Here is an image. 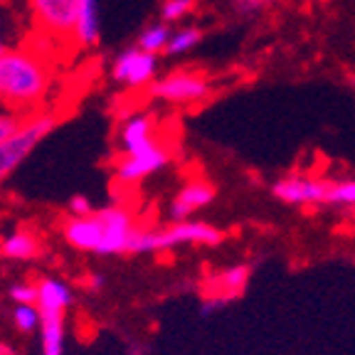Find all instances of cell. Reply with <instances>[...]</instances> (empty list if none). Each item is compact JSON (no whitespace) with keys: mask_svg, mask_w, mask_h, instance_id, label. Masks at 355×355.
<instances>
[{"mask_svg":"<svg viewBox=\"0 0 355 355\" xmlns=\"http://www.w3.org/2000/svg\"><path fill=\"white\" fill-rule=\"evenodd\" d=\"M50 89V60L30 44H15L0 55V109L33 116L47 99Z\"/></svg>","mask_w":355,"mask_h":355,"instance_id":"6da1fadb","label":"cell"},{"mask_svg":"<svg viewBox=\"0 0 355 355\" xmlns=\"http://www.w3.org/2000/svg\"><path fill=\"white\" fill-rule=\"evenodd\" d=\"M225 239L217 227L200 220L171 222L166 227H141L133 242V254H158L178 247H215Z\"/></svg>","mask_w":355,"mask_h":355,"instance_id":"7a4b0ae2","label":"cell"},{"mask_svg":"<svg viewBox=\"0 0 355 355\" xmlns=\"http://www.w3.org/2000/svg\"><path fill=\"white\" fill-rule=\"evenodd\" d=\"M57 126V116L52 111H37L25 119L22 128L10 136L6 144H0V185L28 161V155L42 144Z\"/></svg>","mask_w":355,"mask_h":355,"instance_id":"3957f363","label":"cell"},{"mask_svg":"<svg viewBox=\"0 0 355 355\" xmlns=\"http://www.w3.org/2000/svg\"><path fill=\"white\" fill-rule=\"evenodd\" d=\"M96 222V252L99 257L133 254V242L139 237L141 225L133 212L123 205H106L94 212Z\"/></svg>","mask_w":355,"mask_h":355,"instance_id":"277c9868","label":"cell"},{"mask_svg":"<svg viewBox=\"0 0 355 355\" xmlns=\"http://www.w3.org/2000/svg\"><path fill=\"white\" fill-rule=\"evenodd\" d=\"M33 22L40 28L44 37L72 40L77 28L79 0H25Z\"/></svg>","mask_w":355,"mask_h":355,"instance_id":"5b68a950","label":"cell"},{"mask_svg":"<svg viewBox=\"0 0 355 355\" xmlns=\"http://www.w3.org/2000/svg\"><path fill=\"white\" fill-rule=\"evenodd\" d=\"M210 94V82L200 72H173L150 84V96L168 104H193Z\"/></svg>","mask_w":355,"mask_h":355,"instance_id":"8992f818","label":"cell"},{"mask_svg":"<svg viewBox=\"0 0 355 355\" xmlns=\"http://www.w3.org/2000/svg\"><path fill=\"white\" fill-rule=\"evenodd\" d=\"M155 72H158L155 55H148V52L139 50V47H126L111 62V77H114V82L131 89L153 84Z\"/></svg>","mask_w":355,"mask_h":355,"instance_id":"52a82bcc","label":"cell"},{"mask_svg":"<svg viewBox=\"0 0 355 355\" xmlns=\"http://www.w3.org/2000/svg\"><path fill=\"white\" fill-rule=\"evenodd\" d=\"M333 183L306 175H288L272 185V195L286 205H318L328 202Z\"/></svg>","mask_w":355,"mask_h":355,"instance_id":"ba28073f","label":"cell"},{"mask_svg":"<svg viewBox=\"0 0 355 355\" xmlns=\"http://www.w3.org/2000/svg\"><path fill=\"white\" fill-rule=\"evenodd\" d=\"M163 146L155 139V123L148 114H133L119 131V150L121 155H144Z\"/></svg>","mask_w":355,"mask_h":355,"instance_id":"9c48e42d","label":"cell"},{"mask_svg":"<svg viewBox=\"0 0 355 355\" xmlns=\"http://www.w3.org/2000/svg\"><path fill=\"white\" fill-rule=\"evenodd\" d=\"M168 161H171V153H168L166 146H158L155 150L144 155H121L116 163V180L121 185H136L144 178L163 171Z\"/></svg>","mask_w":355,"mask_h":355,"instance_id":"30bf717a","label":"cell"},{"mask_svg":"<svg viewBox=\"0 0 355 355\" xmlns=\"http://www.w3.org/2000/svg\"><path fill=\"white\" fill-rule=\"evenodd\" d=\"M212 200H215V188L207 180L198 178V180H190V183H185L183 188L178 190L175 198L168 205V215H171L173 222H185L190 215L205 210Z\"/></svg>","mask_w":355,"mask_h":355,"instance_id":"8fae6325","label":"cell"},{"mask_svg":"<svg viewBox=\"0 0 355 355\" xmlns=\"http://www.w3.org/2000/svg\"><path fill=\"white\" fill-rule=\"evenodd\" d=\"M74 304V291L72 286L62 279L55 277H42L37 282V309L42 313H62Z\"/></svg>","mask_w":355,"mask_h":355,"instance_id":"7c38bea8","label":"cell"},{"mask_svg":"<svg viewBox=\"0 0 355 355\" xmlns=\"http://www.w3.org/2000/svg\"><path fill=\"white\" fill-rule=\"evenodd\" d=\"M42 252V242L33 230H12L0 239V259L8 261H30L37 259Z\"/></svg>","mask_w":355,"mask_h":355,"instance_id":"4fadbf2b","label":"cell"},{"mask_svg":"<svg viewBox=\"0 0 355 355\" xmlns=\"http://www.w3.org/2000/svg\"><path fill=\"white\" fill-rule=\"evenodd\" d=\"M101 40V12L99 0H79L77 28H74V44L79 47H96Z\"/></svg>","mask_w":355,"mask_h":355,"instance_id":"5bb4252c","label":"cell"},{"mask_svg":"<svg viewBox=\"0 0 355 355\" xmlns=\"http://www.w3.org/2000/svg\"><path fill=\"white\" fill-rule=\"evenodd\" d=\"M252 277V266L250 264H234L227 269H220L210 277V288L207 294H222V296H232L239 299L242 291L247 288Z\"/></svg>","mask_w":355,"mask_h":355,"instance_id":"9a60e30c","label":"cell"},{"mask_svg":"<svg viewBox=\"0 0 355 355\" xmlns=\"http://www.w3.org/2000/svg\"><path fill=\"white\" fill-rule=\"evenodd\" d=\"M67 328L62 313H42L40 326V355H64Z\"/></svg>","mask_w":355,"mask_h":355,"instance_id":"2e32d148","label":"cell"},{"mask_svg":"<svg viewBox=\"0 0 355 355\" xmlns=\"http://www.w3.org/2000/svg\"><path fill=\"white\" fill-rule=\"evenodd\" d=\"M171 37H173V30L168 28V22H153V25H148V28L139 35L136 47L148 52V55H158V52L168 50Z\"/></svg>","mask_w":355,"mask_h":355,"instance_id":"e0dca14e","label":"cell"},{"mask_svg":"<svg viewBox=\"0 0 355 355\" xmlns=\"http://www.w3.org/2000/svg\"><path fill=\"white\" fill-rule=\"evenodd\" d=\"M12 318V326H15L17 333L22 336H30V333L37 331L40 333V326H42V311L37 306H15L10 313Z\"/></svg>","mask_w":355,"mask_h":355,"instance_id":"ac0fdd59","label":"cell"},{"mask_svg":"<svg viewBox=\"0 0 355 355\" xmlns=\"http://www.w3.org/2000/svg\"><path fill=\"white\" fill-rule=\"evenodd\" d=\"M202 40V33H200V28H180L173 33L171 42H168V50L166 55H185V52H190L195 47V44Z\"/></svg>","mask_w":355,"mask_h":355,"instance_id":"d6986e66","label":"cell"},{"mask_svg":"<svg viewBox=\"0 0 355 355\" xmlns=\"http://www.w3.org/2000/svg\"><path fill=\"white\" fill-rule=\"evenodd\" d=\"M15 35H17V17H15V12L0 3V50L15 47V44H12Z\"/></svg>","mask_w":355,"mask_h":355,"instance_id":"ffe728a7","label":"cell"},{"mask_svg":"<svg viewBox=\"0 0 355 355\" xmlns=\"http://www.w3.org/2000/svg\"><path fill=\"white\" fill-rule=\"evenodd\" d=\"M198 0H163L161 6V17L163 22H175L183 20L185 15H190Z\"/></svg>","mask_w":355,"mask_h":355,"instance_id":"44dd1931","label":"cell"},{"mask_svg":"<svg viewBox=\"0 0 355 355\" xmlns=\"http://www.w3.org/2000/svg\"><path fill=\"white\" fill-rule=\"evenodd\" d=\"M8 296L15 306H37V284L33 282H17L8 288Z\"/></svg>","mask_w":355,"mask_h":355,"instance_id":"7402d4cb","label":"cell"},{"mask_svg":"<svg viewBox=\"0 0 355 355\" xmlns=\"http://www.w3.org/2000/svg\"><path fill=\"white\" fill-rule=\"evenodd\" d=\"M25 119L28 116L15 114V111L0 109V144H6L10 136H15V133L22 128V123H25Z\"/></svg>","mask_w":355,"mask_h":355,"instance_id":"603a6c76","label":"cell"},{"mask_svg":"<svg viewBox=\"0 0 355 355\" xmlns=\"http://www.w3.org/2000/svg\"><path fill=\"white\" fill-rule=\"evenodd\" d=\"M328 202H333V205H350V207H355V180L333 183Z\"/></svg>","mask_w":355,"mask_h":355,"instance_id":"cb8c5ba5","label":"cell"},{"mask_svg":"<svg viewBox=\"0 0 355 355\" xmlns=\"http://www.w3.org/2000/svg\"><path fill=\"white\" fill-rule=\"evenodd\" d=\"M232 296H222V294H205L202 304H200V311H202V316H210V313H217V311L227 309L232 304Z\"/></svg>","mask_w":355,"mask_h":355,"instance_id":"d4e9b609","label":"cell"},{"mask_svg":"<svg viewBox=\"0 0 355 355\" xmlns=\"http://www.w3.org/2000/svg\"><path fill=\"white\" fill-rule=\"evenodd\" d=\"M94 205H92V200L87 195H74L69 200V217H89L94 215Z\"/></svg>","mask_w":355,"mask_h":355,"instance_id":"484cf974","label":"cell"},{"mask_svg":"<svg viewBox=\"0 0 355 355\" xmlns=\"http://www.w3.org/2000/svg\"><path fill=\"white\" fill-rule=\"evenodd\" d=\"M266 3H269V0H232V8L237 10V15L250 17V15H254V12H259Z\"/></svg>","mask_w":355,"mask_h":355,"instance_id":"4316f807","label":"cell"},{"mask_svg":"<svg viewBox=\"0 0 355 355\" xmlns=\"http://www.w3.org/2000/svg\"><path fill=\"white\" fill-rule=\"evenodd\" d=\"M87 286H89V291H101V288L106 286V279L101 277V274H89Z\"/></svg>","mask_w":355,"mask_h":355,"instance_id":"83f0119b","label":"cell"},{"mask_svg":"<svg viewBox=\"0 0 355 355\" xmlns=\"http://www.w3.org/2000/svg\"><path fill=\"white\" fill-rule=\"evenodd\" d=\"M0 355H12V353H10V348H6V345L0 343Z\"/></svg>","mask_w":355,"mask_h":355,"instance_id":"f1b7e54d","label":"cell"},{"mask_svg":"<svg viewBox=\"0 0 355 355\" xmlns=\"http://www.w3.org/2000/svg\"><path fill=\"white\" fill-rule=\"evenodd\" d=\"M3 52H6V50H0V55H3Z\"/></svg>","mask_w":355,"mask_h":355,"instance_id":"f546056e","label":"cell"}]
</instances>
